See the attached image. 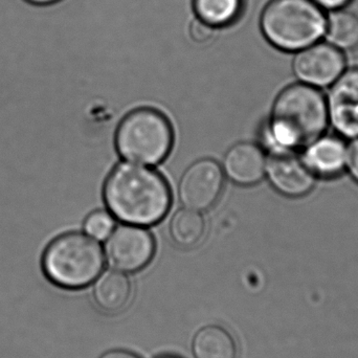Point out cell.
Wrapping results in <instances>:
<instances>
[{
    "label": "cell",
    "instance_id": "6da1fadb",
    "mask_svg": "<svg viewBox=\"0 0 358 358\" xmlns=\"http://www.w3.org/2000/svg\"><path fill=\"white\" fill-rule=\"evenodd\" d=\"M103 196L115 218L138 227L157 224L171 208V189L163 176L130 163L119 164L110 172Z\"/></svg>",
    "mask_w": 358,
    "mask_h": 358
},
{
    "label": "cell",
    "instance_id": "7a4b0ae2",
    "mask_svg": "<svg viewBox=\"0 0 358 358\" xmlns=\"http://www.w3.org/2000/svg\"><path fill=\"white\" fill-rule=\"evenodd\" d=\"M326 96L304 83L286 86L275 98L265 138L273 152H301L327 131Z\"/></svg>",
    "mask_w": 358,
    "mask_h": 358
},
{
    "label": "cell",
    "instance_id": "3957f363",
    "mask_svg": "<svg viewBox=\"0 0 358 358\" xmlns=\"http://www.w3.org/2000/svg\"><path fill=\"white\" fill-rule=\"evenodd\" d=\"M326 24V10L313 0H269L260 18L265 40L286 54H296L321 41Z\"/></svg>",
    "mask_w": 358,
    "mask_h": 358
},
{
    "label": "cell",
    "instance_id": "277c9868",
    "mask_svg": "<svg viewBox=\"0 0 358 358\" xmlns=\"http://www.w3.org/2000/svg\"><path fill=\"white\" fill-rule=\"evenodd\" d=\"M105 265L99 242L87 234H63L52 240L42 258L44 273L50 282L67 289L85 287L98 279Z\"/></svg>",
    "mask_w": 358,
    "mask_h": 358
},
{
    "label": "cell",
    "instance_id": "5b68a950",
    "mask_svg": "<svg viewBox=\"0 0 358 358\" xmlns=\"http://www.w3.org/2000/svg\"><path fill=\"white\" fill-rule=\"evenodd\" d=\"M174 143L171 123L165 115L152 108L128 113L115 134L117 153L128 162L157 165L167 159Z\"/></svg>",
    "mask_w": 358,
    "mask_h": 358
},
{
    "label": "cell",
    "instance_id": "8992f818",
    "mask_svg": "<svg viewBox=\"0 0 358 358\" xmlns=\"http://www.w3.org/2000/svg\"><path fill=\"white\" fill-rule=\"evenodd\" d=\"M348 58L327 41H319L294 54L292 71L301 83L313 87H330L346 71Z\"/></svg>",
    "mask_w": 358,
    "mask_h": 358
},
{
    "label": "cell",
    "instance_id": "52a82bcc",
    "mask_svg": "<svg viewBox=\"0 0 358 358\" xmlns=\"http://www.w3.org/2000/svg\"><path fill=\"white\" fill-rule=\"evenodd\" d=\"M105 252L115 268L134 273L146 267L155 252V241L150 231L138 225H121L113 229Z\"/></svg>",
    "mask_w": 358,
    "mask_h": 358
},
{
    "label": "cell",
    "instance_id": "ba28073f",
    "mask_svg": "<svg viewBox=\"0 0 358 358\" xmlns=\"http://www.w3.org/2000/svg\"><path fill=\"white\" fill-rule=\"evenodd\" d=\"M224 187V174L213 159H200L192 164L181 176L178 197L187 208L204 210L212 208Z\"/></svg>",
    "mask_w": 358,
    "mask_h": 358
},
{
    "label": "cell",
    "instance_id": "9c48e42d",
    "mask_svg": "<svg viewBox=\"0 0 358 358\" xmlns=\"http://www.w3.org/2000/svg\"><path fill=\"white\" fill-rule=\"evenodd\" d=\"M326 101L336 134L346 140L358 138V65L346 69L330 86Z\"/></svg>",
    "mask_w": 358,
    "mask_h": 358
},
{
    "label": "cell",
    "instance_id": "30bf717a",
    "mask_svg": "<svg viewBox=\"0 0 358 358\" xmlns=\"http://www.w3.org/2000/svg\"><path fill=\"white\" fill-rule=\"evenodd\" d=\"M265 174L271 187L290 199L308 196L317 180L296 152H273L267 162Z\"/></svg>",
    "mask_w": 358,
    "mask_h": 358
},
{
    "label": "cell",
    "instance_id": "8fae6325",
    "mask_svg": "<svg viewBox=\"0 0 358 358\" xmlns=\"http://www.w3.org/2000/svg\"><path fill=\"white\" fill-rule=\"evenodd\" d=\"M301 157L317 179L342 178L348 167L349 146L338 134H322L301 151Z\"/></svg>",
    "mask_w": 358,
    "mask_h": 358
},
{
    "label": "cell",
    "instance_id": "7c38bea8",
    "mask_svg": "<svg viewBox=\"0 0 358 358\" xmlns=\"http://www.w3.org/2000/svg\"><path fill=\"white\" fill-rule=\"evenodd\" d=\"M264 150L252 143H240L231 147L223 159L227 178L240 185H252L262 180L266 173Z\"/></svg>",
    "mask_w": 358,
    "mask_h": 358
},
{
    "label": "cell",
    "instance_id": "4fadbf2b",
    "mask_svg": "<svg viewBox=\"0 0 358 358\" xmlns=\"http://www.w3.org/2000/svg\"><path fill=\"white\" fill-rule=\"evenodd\" d=\"M131 292V283L127 275L109 271L99 275L94 284V298L102 310L117 313L129 304Z\"/></svg>",
    "mask_w": 358,
    "mask_h": 358
},
{
    "label": "cell",
    "instance_id": "5bb4252c",
    "mask_svg": "<svg viewBox=\"0 0 358 358\" xmlns=\"http://www.w3.org/2000/svg\"><path fill=\"white\" fill-rule=\"evenodd\" d=\"M326 41L345 54L358 48V15L349 8L330 10L327 14Z\"/></svg>",
    "mask_w": 358,
    "mask_h": 358
},
{
    "label": "cell",
    "instance_id": "9a60e30c",
    "mask_svg": "<svg viewBox=\"0 0 358 358\" xmlns=\"http://www.w3.org/2000/svg\"><path fill=\"white\" fill-rule=\"evenodd\" d=\"M196 358H236L233 336L218 326H208L200 330L193 342Z\"/></svg>",
    "mask_w": 358,
    "mask_h": 358
},
{
    "label": "cell",
    "instance_id": "2e32d148",
    "mask_svg": "<svg viewBox=\"0 0 358 358\" xmlns=\"http://www.w3.org/2000/svg\"><path fill=\"white\" fill-rule=\"evenodd\" d=\"M196 17L215 29L235 23L244 10V0H193Z\"/></svg>",
    "mask_w": 358,
    "mask_h": 358
},
{
    "label": "cell",
    "instance_id": "e0dca14e",
    "mask_svg": "<svg viewBox=\"0 0 358 358\" xmlns=\"http://www.w3.org/2000/svg\"><path fill=\"white\" fill-rule=\"evenodd\" d=\"M206 231L203 217L197 210L182 208L172 216L169 231L172 240L182 248H193L201 241Z\"/></svg>",
    "mask_w": 358,
    "mask_h": 358
},
{
    "label": "cell",
    "instance_id": "ac0fdd59",
    "mask_svg": "<svg viewBox=\"0 0 358 358\" xmlns=\"http://www.w3.org/2000/svg\"><path fill=\"white\" fill-rule=\"evenodd\" d=\"M115 217L105 210L92 212L84 222L86 234L96 240H105L115 229Z\"/></svg>",
    "mask_w": 358,
    "mask_h": 358
},
{
    "label": "cell",
    "instance_id": "d6986e66",
    "mask_svg": "<svg viewBox=\"0 0 358 358\" xmlns=\"http://www.w3.org/2000/svg\"><path fill=\"white\" fill-rule=\"evenodd\" d=\"M216 29L195 17L189 23V35L196 43H206L214 37Z\"/></svg>",
    "mask_w": 358,
    "mask_h": 358
},
{
    "label": "cell",
    "instance_id": "ffe728a7",
    "mask_svg": "<svg viewBox=\"0 0 358 358\" xmlns=\"http://www.w3.org/2000/svg\"><path fill=\"white\" fill-rule=\"evenodd\" d=\"M347 172L358 185V138H355L353 144L349 147L348 167Z\"/></svg>",
    "mask_w": 358,
    "mask_h": 358
},
{
    "label": "cell",
    "instance_id": "44dd1931",
    "mask_svg": "<svg viewBox=\"0 0 358 358\" xmlns=\"http://www.w3.org/2000/svg\"><path fill=\"white\" fill-rule=\"evenodd\" d=\"M313 1L323 10L330 12V10L346 8L352 0H313Z\"/></svg>",
    "mask_w": 358,
    "mask_h": 358
},
{
    "label": "cell",
    "instance_id": "7402d4cb",
    "mask_svg": "<svg viewBox=\"0 0 358 358\" xmlns=\"http://www.w3.org/2000/svg\"><path fill=\"white\" fill-rule=\"evenodd\" d=\"M100 358H141L138 355H134V353L128 352L125 350H113L109 351V352L105 353L103 357Z\"/></svg>",
    "mask_w": 358,
    "mask_h": 358
},
{
    "label": "cell",
    "instance_id": "603a6c76",
    "mask_svg": "<svg viewBox=\"0 0 358 358\" xmlns=\"http://www.w3.org/2000/svg\"><path fill=\"white\" fill-rule=\"evenodd\" d=\"M24 1L31 4V6H45L57 3V2L61 1V0H24Z\"/></svg>",
    "mask_w": 358,
    "mask_h": 358
}]
</instances>
